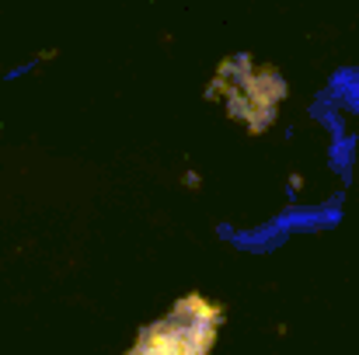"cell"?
I'll return each mask as SVG.
<instances>
[{
    "label": "cell",
    "mask_w": 359,
    "mask_h": 355,
    "mask_svg": "<svg viewBox=\"0 0 359 355\" xmlns=\"http://www.w3.org/2000/svg\"><path fill=\"white\" fill-rule=\"evenodd\" d=\"M224 310L203 296H185L161 321L147 324L126 355H210Z\"/></svg>",
    "instance_id": "cell-1"
}]
</instances>
